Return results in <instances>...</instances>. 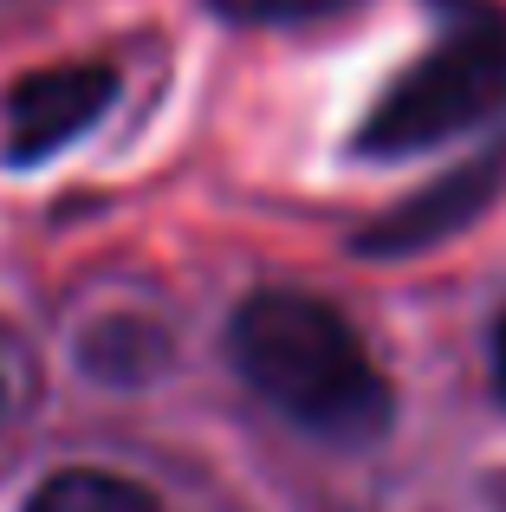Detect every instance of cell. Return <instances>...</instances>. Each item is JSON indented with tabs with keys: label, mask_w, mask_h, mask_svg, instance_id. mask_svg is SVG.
Segmentation results:
<instances>
[{
	"label": "cell",
	"mask_w": 506,
	"mask_h": 512,
	"mask_svg": "<svg viewBox=\"0 0 506 512\" xmlns=\"http://www.w3.org/2000/svg\"><path fill=\"white\" fill-rule=\"evenodd\" d=\"M228 357L266 409H279L305 435L338 441V448L377 441L396 415L390 383L364 338L351 331V318L312 292L273 286L241 299L228 325Z\"/></svg>",
	"instance_id": "cell-1"
},
{
	"label": "cell",
	"mask_w": 506,
	"mask_h": 512,
	"mask_svg": "<svg viewBox=\"0 0 506 512\" xmlns=\"http://www.w3.org/2000/svg\"><path fill=\"white\" fill-rule=\"evenodd\" d=\"M435 13V46L403 65L351 130V156L364 163L442 150L461 130L506 111V13L494 0H435Z\"/></svg>",
	"instance_id": "cell-2"
},
{
	"label": "cell",
	"mask_w": 506,
	"mask_h": 512,
	"mask_svg": "<svg viewBox=\"0 0 506 512\" xmlns=\"http://www.w3.org/2000/svg\"><path fill=\"white\" fill-rule=\"evenodd\" d=\"M117 104V65L111 59H72V65H39L13 78L0 98V163L33 169L46 156L72 150L85 130L104 124Z\"/></svg>",
	"instance_id": "cell-3"
},
{
	"label": "cell",
	"mask_w": 506,
	"mask_h": 512,
	"mask_svg": "<svg viewBox=\"0 0 506 512\" xmlns=\"http://www.w3.org/2000/svg\"><path fill=\"white\" fill-rule=\"evenodd\" d=\"M500 188H506V137L494 150H481L474 163H455L448 175H435L422 195L396 201V208L377 214L370 227H357L351 253H364V260H409V253H429V247H442L448 234H461V227L481 221V214L494 208Z\"/></svg>",
	"instance_id": "cell-4"
},
{
	"label": "cell",
	"mask_w": 506,
	"mask_h": 512,
	"mask_svg": "<svg viewBox=\"0 0 506 512\" xmlns=\"http://www.w3.org/2000/svg\"><path fill=\"white\" fill-rule=\"evenodd\" d=\"M26 512H156V500L124 474H98V467H65L26 500Z\"/></svg>",
	"instance_id": "cell-5"
},
{
	"label": "cell",
	"mask_w": 506,
	"mask_h": 512,
	"mask_svg": "<svg viewBox=\"0 0 506 512\" xmlns=\"http://www.w3.org/2000/svg\"><path fill=\"white\" fill-rule=\"evenodd\" d=\"M156 357H163V338H156L150 325H137V318H104L85 338L91 376H143Z\"/></svg>",
	"instance_id": "cell-6"
},
{
	"label": "cell",
	"mask_w": 506,
	"mask_h": 512,
	"mask_svg": "<svg viewBox=\"0 0 506 512\" xmlns=\"http://www.w3.org/2000/svg\"><path fill=\"white\" fill-rule=\"evenodd\" d=\"M202 7L234 26H305V20H331L357 0H202Z\"/></svg>",
	"instance_id": "cell-7"
},
{
	"label": "cell",
	"mask_w": 506,
	"mask_h": 512,
	"mask_svg": "<svg viewBox=\"0 0 506 512\" xmlns=\"http://www.w3.org/2000/svg\"><path fill=\"white\" fill-rule=\"evenodd\" d=\"M494 389L506 396V312H500V325H494Z\"/></svg>",
	"instance_id": "cell-8"
}]
</instances>
